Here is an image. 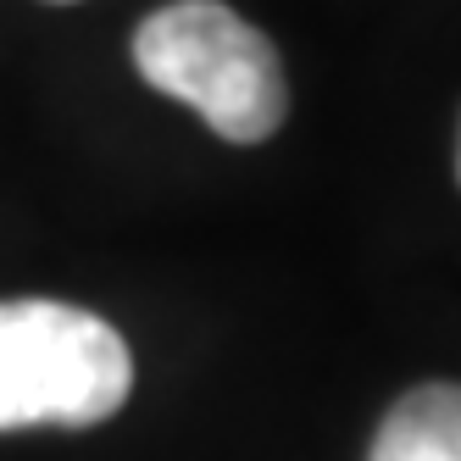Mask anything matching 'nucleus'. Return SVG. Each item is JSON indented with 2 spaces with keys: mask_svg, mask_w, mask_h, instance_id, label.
Instances as JSON below:
<instances>
[{
  "mask_svg": "<svg viewBox=\"0 0 461 461\" xmlns=\"http://www.w3.org/2000/svg\"><path fill=\"white\" fill-rule=\"evenodd\" d=\"M134 68L234 145H261L289 112L273 40L222 0H173L150 12L134 34Z\"/></svg>",
  "mask_w": 461,
  "mask_h": 461,
  "instance_id": "nucleus-1",
  "label": "nucleus"
},
{
  "mask_svg": "<svg viewBox=\"0 0 461 461\" xmlns=\"http://www.w3.org/2000/svg\"><path fill=\"white\" fill-rule=\"evenodd\" d=\"M128 389L134 356L112 322L61 301H0V434L106 422Z\"/></svg>",
  "mask_w": 461,
  "mask_h": 461,
  "instance_id": "nucleus-2",
  "label": "nucleus"
},
{
  "mask_svg": "<svg viewBox=\"0 0 461 461\" xmlns=\"http://www.w3.org/2000/svg\"><path fill=\"white\" fill-rule=\"evenodd\" d=\"M367 461H461V384H422L389 406Z\"/></svg>",
  "mask_w": 461,
  "mask_h": 461,
  "instance_id": "nucleus-3",
  "label": "nucleus"
}]
</instances>
